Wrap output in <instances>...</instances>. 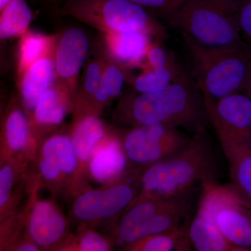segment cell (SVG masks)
<instances>
[{
  "instance_id": "cell-1",
  "label": "cell",
  "mask_w": 251,
  "mask_h": 251,
  "mask_svg": "<svg viewBox=\"0 0 251 251\" xmlns=\"http://www.w3.org/2000/svg\"><path fill=\"white\" fill-rule=\"evenodd\" d=\"M122 123L183 127L197 133L209 122L202 92L186 72L171 85L150 93H129L121 99L115 113Z\"/></svg>"
},
{
  "instance_id": "cell-2",
  "label": "cell",
  "mask_w": 251,
  "mask_h": 251,
  "mask_svg": "<svg viewBox=\"0 0 251 251\" xmlns=\"http://www.w3.org/2000/svg\"><path fill=\"white\" fill-rule=\"evenodd\" d=\"M217 166L206 129L195 133L177 153L145 168L136 197L126 208L150 198L171 199L192 191L197 184L216 181ZM125 209V210H126Z\"/></svg>"
},
{
  "instance_id": "cell-3",
  "label": "cell",
  "mask_w": 251,
  "mask_h": 251,
  "mask_svg": "<svg viewBox=\"0 0 251 251\" xmlns=\"http://www.w3.org/2000/svg\"><path fill=\"white\" fill-rule=\"evenodd\" d=\"M204 102H213L240 92L251 61L246 44L209 47L181 32Z\"/></svg>"
},
{
  "instance_id": "cell-4",
  "label": "cell",
  "mask_w": 251,
  "mask_h": 251,
  "mask_svg": "<svg viewBox=\"0 0 251 251\" xmlns=\"http://www.w3.org/2000/svg\"><path fill=\"white\" fill-rule=\"evenodd\" d=\"M168 22L201 45L226 47L244 42L236 0H189Z\"/></svg>"
},
{
  "instance_id": "cell-5",
  "label": "cell",
  "mask_w": 251,
  "mask_h": 251,
  "mask_svg": "<svg viewBox=\"0 0 251 251\" xmlns=\"http://www.w3.org/2000/svg\"><path fill=\"white\" fill-rule=\"evenodd\" d=\"M63 12L103 34L142 31L153 39L168 38L166 28L130 0H69Z\"/></svg>"
},
{
  "instance_id": "cell-6",
  "label": "cell",
  "mask_w": 251,
  "mask_h": 251,
  "mask_svg": "<svg viewBox=\"0 0 251 251\" xmlns=\"http://www.w3.org/2000/svg\"><path fill=\"white\" fill-rule=\"evenodd\" d=\"M147 167H130L117 181L98 188H85L73 198L71 212L80 228L115 221L136 197Z\"/></svg>"
},
{
  "instance_id": "cell-7",
  "label": "cell",
  "mask_w": 251,
  "mask_h": 251,
  "mask_svg": "<svg viewBox=\"0 0 251 251\" xmlns=\"http://www.w3.org/2000/svg\"><path fill=\"white\" fill-rule=\"evenodd\" d=\"M198 206L205 211L220 232L240 251H251V202L232 184L215 181L201 186Z\"/></svg>"
},
{
  "instance_id": "cell-8",
  "label": "cell",
  "mask_w": 251,
  "mask_h": 251,
  "mask_svg": "<svg viewBox=\"0 0 251 251\" xmlns=\"http://www.w3.org/2000/svg\"><path fill=\"white\" fill-rule=\"evenodd\" d=\"M32 166L42 187L54 197L69 198L77 168L69 131L60 128L43 137L36 145Z\"/></svg>"
},
{
  "instance_id": "cell-9",
  "label": "cell",
  "mask_w": 251,
  "mask_h": 251,
  "mask_svg": "<svg viewBox=\"0 0 251 251\" xmlns=\"http://www.w3.org/2000/svg\"><path fill=\"white\" fill-rule=\"evenodd\" d=\"M121 138L130 167L161 161L182 150L191 139L177 127L163 125L133 126Z\"/></svg>"
},
{
  "instance_id": "cell-10",
  "label": "cell",
  "mask_w": 251,
  "mask_h": 251,
  "mask_svg": "<svg viewBox=\"0 0 251 251\" xmlns=\"http://www.w3.org/2000/svg\"><path fill=\"white\" fill-rule=\"evenodd\" d=\"M204 104L219 141L251 149V100L247 95L237 92Z\"/></svg>"
},
{
  "instance_id": "cell-11",
  "label": "cell",
  "mask_w": 251,
  "mask_h": 251,
  "mask_svg": "<svg viewBox=\"0 0 251 251\" xmlns=\"http://www.w3.org/2000/svg\"><path fill=\"white\" fill-rule=\"evenodd\" d=\"M26 233L41 251H59L69 236V221L52 200H33L25 221Z\"/></svg>"
},
{
  "instance_id": "cell-12",
  "label": "cell",
  "mask_w": 251,
  "mask_h": 251,
  "mask_svg": "<svg viewBox=\"0 0 251 251\" xmlns=\"http://www.w3.org/2000/svg\"><path fill=\"white\" fill-rule=\"evenodd\" d=\"M34 154L29 117L19 96H13L0 119V166L21 156L27 157L33 162Z\"/></svg>"
},
{
  "instance_id": "cell-13",
  "label": "cell",
  "mask_w": 251,
  "mask_h": 251,
  "mask_svg": "<svg viewBox=\"0 0 251 251\" xmlns=\"http://www.w3.org/2000/svg\"><path fill=\"white\" fill-rule=\"evenodd\" d=\"M106 125L97 115H86L73 120L69 130L77 168L69 198L71 200L88 188L89 163L96 145L108 133Z\"/></svg>"
},
{
  "instance_id": "cell-14",
  "label": "cell",
  "mask_w": 251,
  "mask_h": 251,
  "mask_svg": "<svg viewBox=\"0 0 251 251\" xmlns=\"http://www.w3.org/2000/svg\"><path fill=\"white\" fill-rule=\"evenodd\" d=\"M73 99L72 91L55 80L41 96L29 117L34 151L38 142L43 137L60 129L68 114L72 113Z\"/></svg>"
},
{
  "instance_id": "cell-15",
  "label": "cell",
  "mask_w": 251,
  "mask_h": 251,
  "mask_svg": "<svg viewBox=\"0 0 251 251\" xmlns=\"http://www.w3.org/2000/svg\"><path fill=\"white\" fill-rule=\"evenodd\" d=\"M88 53V39L79 28H70L57 37L54 52L55 81L72 91L74 96Z\"/></svg>"
},
{
  "instance_id": "cell-16",
  "label": "cell",
  "mask_w": 251,
  "mask_h": 251,
  "mask_svg": "<svg viewBox=\"0 0 251 251\" xmlns=\"http://www.w3.org/2000/svg\"><path fill=\"white\" fill-rule=\"evenodd\" d=\"M34 179L32 161L27 157L13 158L0 166V220L24 201Z\"/></svg>"
},
{
  "instance_id": "cell-17",
  "label": "cell",
  "mask_w": 251,
  "mask_h": 251,
  "mask_svg": "<svg viewBox=\"0 0 251 251\" xmlns=\"http://www.w3.org/2000/svg\"><path fill=\"white\" fill-rule=\"evenodd\" d=\"M128 164L121 137L110 130L94 148L89 163L90 179L101 185L110 184L125 174L130 168Z\"/></svg>"
},
{
  "instance_id": "cell-18",
  "label": "cell",
  "mask_w": 251,
  "mask_h": 251,
  "mask_svg": "<svg viewBox=\"0 0 251 251\" xmlns=\"http://www.w3.org/2000/svg\"><path fill=\"white\" fill-rule=\"evenodd\" d=\"M153 37L142 31L104 34L105 54L126 72L145 66V57Z\"/></svg>"
},
{
  "instance_id": "cell-19",
  "label": "cell",
  "mask_w": 251,
  "mask_h": 251,
  "mask_svg": "<svg viewBox=\"0 0 251 251\" xmlns=\"http://www.w3.org/2000/svg\"><path fill=\"white\" fill-rule=\"evenodd\" d=\"M171 199L150 198L130 206L109 224L114 245L124 247L133 241L135 232Z\"/></svg>"
},
{
  "instance_id": "cell-20",
  "label": "cell",
  "mask_w": 251,
  "mask_h": 251,
  "mask_svg": "<svg viewBox=\"0 0 251 251\" xmlns=\"http://www.w3.org/2000/svg\"><path fill=\"white\" fill-rule=\"evenodd\" d=\"M19 98L28 117L38 100L55 80L54 53L36 61L20 75Z\"/></svg>"
},
{
  "instance_id": "cell-21",
  "label": "cell",
  "mask_w": 251,
  "mask_h": 251,
  "mask_svg": "<svg viewBox=\"0 0 251 251\" xmlns=\"http://www.w3.org/2000/svg\"><path fill=\"white\" fill-rule=\"evenodd\" d=\"M187 233L191 247L194 250L240 251L226 239L210 216L199 206L188 226Z\"/></svg>"
},
{
  "instance_id": "cell-22",
  "label": "cell",
  "mask_w": 251,
  "mask_h": 251,
  "mask_svg": "<svg viewBox=\"0 0 251 251\" xmlns=\"http://www.w3.org/2000/svg\"><path fill=\"white\" fill-rule=\"evenodd\" d=\"M191 191L171 198L166 205L135 232L132 242L145 236L169 232L182 226L181 222L188 215L191 206Z\"/></svg>"
},
{
  "instance_id": "cell-23",
  "label": "cell",
  "mask_w": 251,
  "mask_h": 251,
  "mask_svg": "<svg viewBox=\"0 0 251 251\" xmlns=\"http://www.w3.org/2000/svg\"><path fill=\"white\" fill-rule=\"evenodd\" d=\"M105 59V54L86 64L73 99V120L90 115L91 106L100 85Z\"/></svg>"
},
{
  "instance_id": "cell-24",
  "label": "cell",
  "mask_w": 251,
  "mask_h": 251,
  "mask_svg": "<svg viewBox=\"0 0 251 251\" xmlns=\"http://www.w3.org/2000/svg\"><path fill=\"white\" fill-rule=\"evenodd\" d=\"M228 163L231 184L251 202V149L229 141H220Z\"/></svg>"
},
{
  "instance_id": "cell-25",
  "label": "cell",
  "mask_w": 251,
  "mask_h": 251,
  "mask_svg": "<svg viewBox=\"0 0 251 251\" xmlns=\"http://www.w3.org/2000/svg\"><path fill=\"white\" fill-rule=\"evenodd\" d=\"M126 72L105 54L101 79L91 106L90 115L100 116L102 112L122 94Z\"/></svg>"
},
{
  "instance_id": "cell-26",
  "label": "cell",
  "mask_w": 251,
  "mask_h": 251,
  "mask_svg": "<svg viewBox=\"0 0 251 251\" xmlns=\"http://www.w3.org/2000/svg\"><path fill=\"white\" fill-rule=\"evenodd\" d=\"M41 187L39 180H34L24 201L11 214L0 220V251H10L18 238L24 233L29 208Z\"/></svg>"
},
{
  "instance_id": "cell-27",
  "label": "cell",
  "mask_w": 251,
  "mask_h": 251,
  "mask_svg": "<svg viewBox=\"0 0 251 251\" xmlns=\"http://www.w3.org/2000/svg\"><path fill=\"white\" fill-rule=\"evenodd\" d=\"M188 226L163 232L145 236L122 247L126 251H171L191 250L188 237Z\"/></svg>"
},
{
  "instance_id": "cell-28",
  "label": "cell",
  "mask_w": 251,
  "mask_h": 251,
  "mask_svg": "<svg viewBox=\"0 0 251 251\" xmlns=\"http://www.w3.org/2000/svg\"><path fill=\"white\" fill-rule=\"evenodd\" d=\"M57 36L27 31L21 36L18 56V71L21 75L28 67L42 57L53 54Z\"/></svg>"
},
{
  "instance_id": "cell-29",
  "label": "cell",
  "mask_w": 251,
  "mask_h": 251,
  "mask_svg": "<svg viewBox=\"0 0 251 251\" xmlns=\"http://www.w3.org/2000/svg\"><path fill=\"white\" fill-rule=\"evenodd\" d=\"M185 72L175 57L168 65L154 69H143L131 81L138 93H150L161 90L179 79Z\"/></svg>"
},
{
  "instance_id": "cell-30",
  "label": "cell",
  "mask_w": 251,
  "mask_h": 251,
  "mask_svg": "<svg viewBox=\"0 0 251 251\" xmlns=\"http://www.w3.org/2000/svg\"><path fill=\"white\" fill-rule=\"evenodd\" d=\"M32 19V11L25 0L10 1L0 12V41L22 36Z\"/></svg>"
},
{
  "instance_id": "cell-31",
  "label": "cell",
  "mask_w": 251,
  "mask_h": 251,
  "mask_svg": "<svg viewBox=\"0 0 251 251\" xmlns=\"http://www.w3.org/2000/svg\"><path fill=\"white\" fill-rule=\"evenodd\" d=\"M111 239L94 230L93 227L79 228L70 234L59 251H110L113 250Z\"/></svg>"
},
{
  "instance_id": "cell-32",
  "label": "cell",
  "mask_w": 251,
  "mask_h": 251,
  "mask_svg": "<svg viewBox=\"0 0 251 251\" xmlns=\"http://www.w3.org/2000/svg\"><path fill=\"white\" fill-rule=\"evenodd\" d=\"M163 41L156 39L151 41L147 52L143 69H154L165 67L175 58V54L166 49L163 45Z\"/></svg>"
},
{
  "instance_id": "cell-33",
  "label": "cell",
  "mask_w": 251,
  "mask_h": 251,
  "mask_svg": "<svg viewBox=\"0 0 251 251\" xmlns=\"http://www.w3.org/2000/svg\"><path fill=\"white\" fill-rule=\"evenodd\" d=\"M146 9L156 10L162 16L170 19L189 0H130Z\"/></svg>"
},
{
  "instance_id": "cell-34",
  "label": "cell",
  "mask_w": 251,
  "mask_h": 251,
  "mask_svg": "<svg viewBox=\"0 0 251 251\" xmlns=\"http://www.w3.org/2000/svg\"><path fill=\"white\" fill-rule=\"evenodd\" d=\"M236 4L242 38L251 46V0H236Z\"/></svg>"
},
{
  "instance_id": "cell-35",
  "label": "cell",
  "mask_w": 251,
  "mask_h": 251,
  "mask_svg": "<svg viewBox=\"0 0 251 251\" xmlns=\"http://www.w3.org/2000/svg\"><path fill=\"white\" fill-rule=\"evenodd\" d=\"M40 248L36 244L25 230L18 240L10 249V251H41Z\"/></svg>"
},
{
  "instance_id": "cell-36",
  "label": "cell",
  "mask_w": 251,
  "mask_h": 251,
  "mask_svg": "<svg viewBox=\"0 0 251 251\" xmlns=\"http://www.w3.org/2000/svg\"><path fill=\"white\" fill-rule=\"evenodd\" d=\"M240 92L247 95L251 100V61Z\"/></svg>"
},
{
  "instance_id": "cell-37",
  "label": "cell",
  "mask_w": 251,
  "mask_h": 251,
  "mask_svg": "<svg viewBox=\"0 0 251 251\" xmlns=\"http://www.w3.org/2000/svg\"><path fill=\"white\" fill-rule=\"evenodd\" d=\"M6 105V103L4 99H3L2 97H0V119H1V115H2Z\"/></svg>"
},
{
  "instance_id": "cell-38",
  "label": "cell",
  "mask_w": 251,
  "mask_h": 251,
  "mask_svg": "<svg viewBox=\"0 0 251 251\" xmlns=\"http://www.w3.org/2000/svg\"><path fill=\"white\" fill-rule=\"evenodd\" d=\"M11 1H12V0H0V12L4 9L5 6L9 4Z\"/></svg>"
}]
</instances>
